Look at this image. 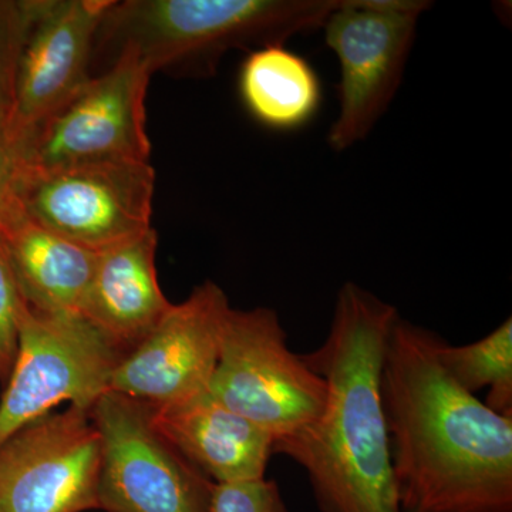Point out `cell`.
Returning <instances> with one entry per match:
<instances>
[{"mask_svg":"<svg viewBox=\"0 0 512 512\" xmlns=\"http://www.w3.org/2000/svg\"><path fill=\"white\" fill-rule=\"evenodd\" d=\"M440 336L397 318L380 393L402 512H512V416L441 365Z\"/></svg>","mask_w":512,"mask_h":512,"instance_id":"cell-1","label":"cell"},{"mask_svg":"<svg viewBox=\"0 0 512 512\" xmlns=\"http://www.w3.org/2000/svg\"><path fill=\"white\" fill-rule=\"evenodd\" d=\"M399 312L355 282L336 296L328 338L302 355L326 383L322 413L276 440L305 470L322 512H402L384 419L380 377Z\"/></svg>","mask_w":512,"mask_h":512,"instance_id":"cell-2","label":"cell"},{"mask_svg":"<svg viewBox=\"0 0 512 512\" xmlns=\"http://www.w3.org/2000/svg\"><path fill=\"white\" fill-rule=\"evenodd\" d=\"M340 0H111L94 36L92 77L121 56L151 74L210 77L232 50L322 29Z\"/></svg>","mask_w":512,"mask_h":512,"instance_id":"cell-3","label":"cell"},{"mask_svg":"<svg viewBox=\"0 0 512 512\" xmlns=\"http://www.w3.org/2000/svg\"><path fill=\"white\" fill-rule=\"evenodd\" d=\"M208 392L276 440L322 413L326 383L286 342L278 313L229 308Z\"/></svg>","mask_w":512,"mask_h":512,"instance_id":"cell-4","label":"cell"},{"mask_svg":"<svg viewBox=\"0 0 512 512\" xmlns=\"http://www.w3.org/2000/svg\"><path fill=\"white\" fill-rule=\"evenodd\" d=\"M424 0H340L322 29L340 64L339 113L329 128L336 153L366 140L402 84Z\"/></svg>","mask_w":512,"mask_h":512,"instance_id":"cell-5","label":"cell"},{"mask_svg":"<svg viewBox=\"0 0 512 512\" xmlns=\"http://www.w3.org/2000/svg\"><path fill=\"white\" fill-rule=\"evenodd\" d=\"M123 356L82 316L45 315L23 303L18 352L0 400V446L60 404L92 410Z\"/></svg>","mask_w":512,"mask_h":512,"instance_id":"cell-6","label":"cell"},{"mask_svg":"<svg viewBox=\"0 0 512 512\" xmlns=\"http://www.w3.org/2000/svg\"><path fill=\"white\" fill-rule=\"evenodd\" d=\"M156 171L141 161L26 167L19 201L26 220L100 252L153 228Z\"/></svg>","mask_w":512,"mask_h":512,"instance_id":"cell-7","label":"cell"},{"mask_svg":"<svg viewBox=\"0 0 512 512\" xmlns=\"http://www.w3.org/2000/svg\"><path fill=\"white\" fill-rule=\"evenodd\" d=\"M92 417L101 439L99 510L210 512L214 483L158 433L148 404L109 390Z\"/></svg>","mask_w":512,"mask_h":512,"instance_id":"cell-8","label":"cell"},{"mask_svg":"<svg viewBox=\"0 0 512 512\" xmlns=\"http://www.w3.org/2000/svg\"><path fill=\"white\" fill-rule=\"evenodd\" d=\"M153 74L121 56L72 99L19 138L26 167L141 161L150 163L146 96Z\"/></svg>","mask_w":512,"mask_h":512,"instance_id":"cell-9","label":"cell"},{"mask_svg":"<svg viewBox=\"0 0 512 512\" xmlns=\"http://www.w3.org/2000/svg\"><path fill=\"white\" fill-rule=\"evenodd\" d=\"M100 468L92 410L46 414L0 446V512L99 510Z\"/></svg>","mask_w":512,"mask_h":512,"instance_id":"cell-10","label":"cell"},{"mask_svg":"<svg viewBox=\"0 0 512 512\" xmlns=\"http://www.w3.org/2000/svg\"><path fill=\"white\" fill-rule=\"evenodd\" d=\"M229 308L227 295L215 282L197 286L123 356L109 390L154 407L207 393Z\"/></svg>","mask_w":512,"mask_h":512,"instance_id":"cell-11","label":"cell"},{"mask_svg":"<svg viewBox=\"0 0 512 512\" xmlns=\"http://www.w3.org/2000/svg\"><path fill=\"white\" fill-rule=\"evenodd\" d=\"M111 0H30L9 126L22 138L92 79L94 36Z\"/></svg>","mask_w":512,"mask_h":512,"instance_id":"cell-12","label":"cell"},{"mask_svg":"<svg viewBox=\"0 0 512 512\" xmlns=\"http://www.w3.org/2000/svg\"><path fill=\"white\" fill-rule=\"evenodd\" d=\"M154 427L214 484L264 478L275 439L210 392L170 406H150Z\"/></svg>","mask_w":512,"mask_h":512,"instance_id":"cell-13","label":"cell"},{"mask_svg":"<svg viewBox=\"0 0 512 512\" xmlns=\"http://www.w3.org/2000/svg\"><path fill=\"white\" fill-rule=\"evenodd\" d=\"M157 231L148 229L97 252L82 318L127 355L170 311L173 303L158 284Z\"/></svg>","mask_w":512,"mask_h":512,"instance_id":"cell-14","label":"cell"},{"mask_svg":"<svg viewBox=\"0 0 512 512\" xmlns=\"http://www.w3.org/2000/svg\"><path fill=\"white\" fill-rule=\"evenodd\" d=\"M23 301L33 311L82 316L97 252L22 220L2 235Z\"/></svg>","mask_w":512,"mask_h":512,"instance_id":"cell-15","label":"cell"},{"mask_svg":"<svg viewBox=\"0 0 512 512\" xmlns=\"http://www.w3.org/2000/svg\"><path fill=\"white\" fill-rule=\"evenodd\" d=\"M238 92L249 116L279 133L311 124L323 100L318 72L285 43L248 53L239 69Z\"/></svg>","mask_w":512,"mask_h":512,"instance_id":"cell-16","label":"cell"},{"mask_svg":"<svg viewBox=\"0 0 512 512\" xmlns=\"http://www.w3.org/2000/svg\"><path fill=\"white\" fill-rule=\"evenodd\" d=\"M437 356L450 376L468 393L488 389L487 404L494 412L512 416V318L470 345L437 340Z\"/></svg>","mask_w":512,"mask_h":512,"instance_id":"cell-17","label":"cell"},{"mask_svg":"<svg viewBox=\"0 0 512 512\" xmlns=\"http://www.w3.org/2000/svg\"><path fill=\"white\" fill-rule=\"evenodd\" d=\"M30 20V0H0V113L9 116Z\"/></svg>","mask_w":512,"mask_h":512,"instance_id":"cell-18","label":"cell"},{"mask_svg":"<svg viewBox=\"0 0 512 512\" xmlns=\"http://www.w3.org/2000/svg\"><path fill=\"white\" fill-rule=\"evenodd\" d=\"M25 168L20 141L9 126V116L0 113V235L25 220L19 201Z\"/></svg>","mask_w":512,"mask_h":512,"instance_id":"cell-19","label":"cell"},{"mask_svg":"<svg viewBox=\"0 0 512 512\" xmlns=\"http://www.w3.org/2000/svg\"><path fill=\"white\" fill-rule=\"evenodd\" d=\"M210 512H288L274 480L212 484Z\"/></svg>","mask_w":512,"mask_h":512,"instance_id":"cell-20","label":"cell"},{"mask_svg":"<svg viewBox=\"0 0 512 512\" xmlns=\"http://www.w3.org/2000/svg\"><path fill=\"white\" fill-rule=\"evenodd\" d=\"M23 303L5 239L0 235V379L9 377L15 362Z\"/></svg>","mask_w":512,"mask_h":512,"instance_id":"cell-21","label":"cell"}]
</instances>
